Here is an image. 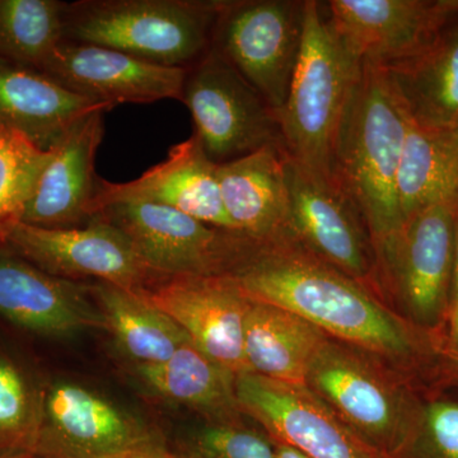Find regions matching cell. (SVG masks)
<instances>
[{
  "instance_id": "6da1fadb",
  "label": "cell",
  "mask_w": 458,
  "mask_h": 458,
  "mask_svg": "<svg viewBox=\"0 0 458 458\" xmlns=\"http://www.w3.org/2000/svg\"><path fill=\"white\" fill-rule=\"evenodd\" d=\"M227 274L252 302L301 316L331 339L378 358L423 393L445 390L438 337L289 238L247 242Z\"/></svg>"
},
{
  "instance_id": "7a4b0ae2",
  "label": "cell",
  "mask_w": 458,
  "mask_h": 458,
  "mask_svg": "<svg viewBox=\"0 0 458 458\" xmlns=\"http://www.w3.org/2000/svg\"><path fill=\"white\" fill-rule=\"evenodd\" d=\"M410 125L387 72L361 63L340 126L334 172L366 218L375 249L403 225L397 174Z\"/></svg>"
},
{
  "instance_id": "3957f363",
  "label": "cell",
  "mask_w": 458,
  "mask_h": 458,
  "mask_svg": "<svg viewBox=\"0 0 458 458\" xmlns=\"http://www.w3.org/2000/svg\"><path fill=\"white\" fill-rule=\"evenodd\" d=\"M361 71L328 23L322 2H304L300 59L282 113L288 157L316 174L335 177L334 159L344 114Z\"/></svg>"
},
{
  "instance_id": "277c9868",
  "label": "cell",
  "mask_w": 458,
  "mask_h": 458,
  "mask_svg": "<svg viewBox=\"0 0 458 458\" xmlns=\"http://www.w3.org/2000/svg\"><path fill=\"white\" fill-rule=\"evenodd\" d=\"M223 0L66 3L64 41L98 45L152 64L189 68L212 47Z\"/></svg>"
},
{
  "instance_id": "5b68a950",
  "label": "cell",
  "mask_w": 458,
  "mask_h": 458,
  "mask_svg": "<svg viewBox=\"0 0 458 458\" xmlns=\"http://www.w3.org/2000/svg\"><path fill=\"white\" fill-rule=\"evenodd\" d=\"M306 387L386 458H397L426 394L369 352L328 339L313 358Z\"/></svg>"
},
{
  "instance_id": "8992f818",
  "label": "cell",
  "mask_w": 458,
  "mask_h": 458,
  "mask_svg": "<svg viewBox=\"0 0 458 458\" xmlns=\"http://www.w3.org/2000/svg\"><path fill=\"white\" fill-rule=\"evenodd\" d=\"M457 221L458 203L432 205L376 249L386 300L441 344L450 318Z\"/></svg>"
},
{
  "instance_id": "52a82bcc",
  "label": "cell",
  "mask_w": 458,
  "mask_h": 458,
  "mask_svg": "<svg viewBox=\"0 0 458 458\" xmlns=\"http://www.w3.org/2000/svg\"><path fill=\"white\" fill-rule=\"evenodd\" d=\"M285 236L318 260L381 295L375 243L366 218L336 177L316 174L285 153Z\"/></svg>"
},
{
  "instance_id": "ba28073f",
  "label": "cell",
  "mask_w": 458,
  "mask_h": 458,
  "mask_svg": "<svg viewBox=\"0 0 458 458\" xmlns=\"http://www.w3.org/2000/svg\"><path fill=\"white\" fill-rule=\"evenodd\" d=\"M180 101L191 114L192 135L216 165L283 147L278 114L213 47L189 66Z\"/></svg>"
},
{
  "instance_id": "9c48e42d",
  "label": "cell",
  "mask_w": 458,
  "mask_h": 458,
  "mask_svg": "<svg viewBox=\"0 0 458 458\" xmlns=\"http://www.w3.org/2000/svg\"><path fill=\"white\" fill-rule=\"evenodd\" d=\"M303 22L300 0H223L214 27V49L278 116L300 59Z\"/></svg>"
},
{
  "instance_id": "30bf717a",
  "label": "cell",
  "mask_w": 458,
  "mask_h": 458,
  "mask_svg": "<svg viewBox=\"0 0 458 458\" xmlns=\"http://www.w3.org/2000/svg\"><path fill=\"white\" fill-rule=\"evenodd\" d=\"M125 233L159 278L227 274L247 240L152 203H117L96 214Z\"/></svg>"
},
{
  "instance_id": "8fae6325",
  "label": "cell",
  "mask_w": 458,
  "mask_h": 458,
  "mask_svg": "<svg viewBox=\"0 0 458 458\" xmlns=\"http://www.w3.org/2000/svg\"><path fill=\"white\" fill-rule=\"evenodd\" d=\"M0 245L51 276L93 279L131 292H146L161 279L148 269L123 232L99 216L77 228L13 225Z\"/></svg>"
},
{
  "instance_id": "7c38bea8",
  "label": "cell",
  "mask_w": 458,
  "mask_h": 458,
  "mask_svg": "<svg viewBox=\"0 0 458 458\" xmlns=\"http://www.w3.org/2000/svg\"><path fill=\"white\" fill-rule=\"evenodd\" d=\"M165 445L161 433L89 386L65 379L44 386L38 458H106Z\"/></svg>"
},
{
  "instance_id": "4fadbf2b",
  "label": "cell",
  "mask_w": 458,
  "mask_h": 458,
  "mask_svg": "<svg viewBox=\"0 0 458 458\" xmlns=\"http://www.w3.org/2000/svg\"><path fill=\"white\" fill-rule=\"evenodd\" d=\"M238 403L274 442L307 458H386L361 441L306 386L274 381L256 373L236 377Z\"/></svg>"
},
{
  "instance_id": "5bb4252c",
  "label": "cell",
  "mask_w": 458,
  "mask_h": 458,
  "mask_svg": "<svg viewBox=\"0 0 458 458\" xmlns=\"http://www.w3.org/2000/svg\"><path fill=\"white\" fill-rule=\"evenodd\" d=\"M204 354L240 376L251 372L243 351L245 319L252 301L233 276H171L146 291Z\"/></svg>"
},
{
  "instance_id": "9a60e30c",
  "label": "cell",
  "mask_w": 458,
  "mask_h": 458,
  "mask_svg": "<svg viewBox=\"0 0 458 458\" xmlns=\"http://www.w3.org/2000/svg\"><path fill=\"white\" fill-rule=\"evenodd\" d=\"M328 23L361 63L390 68L426 49L458 0H330Z\"/></svg>"
},
{
  "instance_id": "2e32d148",
  "label": "cell",
  "mask_w": 458,
  "mask_h": 458,
  "mask_svg": "<svg viewBox=\"0 0 458 458\" xmlns=\"http://www.w3.org/2000/svg\"><path fill=\"white\" fill-rule=\"evenodd\" d=\"M0 318L47 339L107 331L92 283L51 276L0 245Z\"/></svg>"
},
{
  "instance_id": "e0dca14e",
  "label": "cell",
  "mask_w": 458,
  "mask_h": 458,
  "mask_svg": "<svg viewBox=\"0 0 458 458\" xmlns=\"http://www.w3.org/2000/svg\"><path fill=\"white\" fill-rule=\"evenodd\" d=\"M42 73L75 95L116 107L180 101L188 68L152 64L122 51L63 41Z\"/></svg>"
},
{
  "instance_id": "ac0fdd59",
  "label": "cell",
  "mask_w": 458,
  "mask_h": 458,
  "mask_svg": "<svg viewBox=\"0 0 458 458\" xmlns=\"http://www.w3.org/2000/svg\"><path fill=\"white\" fill-rule=\"evenodd\" d=\"M216 165L191 135L172 147L167 158L144 172L140 179L114 183L99 177L93 216L108 205L152 203L188 214L212 227L234 232L223 207Z\"/></svg>"
},
{
  "instance_id": "d6986e66",
  "label": "cell",
  "mask_w": 458,
  "mask_h": 458,
  "mask_svg": "<svg viewBox=\"0 0 458 458\" xmlns=\"http://www.w3.org/2000/svg\"><path fill=\"white\" fill-rule=\"evenodd\" d=\"M96 110L74 123L53 148L21 223L47 229L77 228L93 218L99 177L96 155L104 138V116Z\"/></svg>"
},
{
  "instance_id": "ffe728a7",
  "label": "cell",
  "mask_w": 458,
  "mask_h": 458,
  "mask_svg": "<svg viewBox=\"0 0 458 458\" xmlns=\"http://www.w3.org/2000/svg\"><path fill=\"white\" fill-rule=\"evenodd\" d=\"M284 164V148L273 144L216 165L228 219L250 242L285 236L289 200Z\"/></svg>"
},
{
  "instance_id": "44dd1931",
  "label": "cell",
  "mask_w": 458,
  "mask_h": 458,
  "mask_svg": "<svg viewBox=\"0 0 458 458\" xmlns=\"http://www.w3.org/2000/svg\"><path fill=\"white\" fill-rule=\"evenodd\" d=\"M114 107L75 95L42 72L0 60V128L42 150L53 149L86 114Z\"/></svg>"
},
{
  "instance_id": "7402d4cb",
  "label": "cell",
  "mask_w": 458,
  "mask_h": 458,
  "mask_svg": "<svg viewBox=\"0 0 458 458\" xmlns=\"http://www.w3.org/2000/svg\"><path fill=\"white\" fill-rule=\"evenodd\" d=\"M129 372L150 396L198 412L205 423L245 420L237 399V376L192 342L164 363L131 364Z\"/></svg>"
},
{
  "instance_id": "603a6c76",
  "label": "cell",
  "mask_w": 458,
  "mask_h": 458,
  "mask_svg": "<svg viewBox=\"0 0 458 458\" xmlns=\"http://www.w3.org/2000/svg\"><path fill=\"white\" fill-rule=\"evenodd\" d=\"M385 71L414 125L458 126V5L426 49Z\"/></svg>"
},
{
  "instance_id": "cb8c5ba5",
  "label": "cell",
  "mask_w": 458,
  "mask_h": 458,
  "mask_svg": "<svg viewBox=\"0 0 458 458\" xmlns=\"http://www.w3.org/2000/svg\"><path fill=\"white\" fill-rule=\"evenodd\" d=\"M330 339L311 322L273 304L252 302L243 330V351L252 373L306 386L313 358Z\"/></svg>"
},
{
  "instance_id": "d4e9b609",
  "label": "cell",
  "mask_w": 458,
  "mask_h": 458,
  "mask_svg": "<svg viewBox=\"0 0 458 458\" xmlns=\"http://www.w3.org/2000/svg\"><path fill=\"white\" fill-rule=\"evenodd\" d=\"M92 294L106 319L107 333L131 364L164 363L191 342L174 319L150 302L146 292L95 282Z\"/></svg>"
},
{
  "instance_id": "484cf974",
  "label": "cell",
  "mask_w": 458,
  "mask_h": 458,
  "mask_svg": "<svg viewBox=\"0 0 458 458\" xmlns=\"http://www.w3.org/2000/svg\"><path fill=\"white\" fill-rule=\"evenodd\" d=\"M403 221L442 203H458V126L421 128L411 123L397 174Z\"/></svg>"
},
{
  "instance_id": "4316f807",
  "label": "cell",
  "mask_w": 458,
  "mask_h": 458,
  "mask_svg": "<svg viewBox=\"0 0 458 458\" xmlns=\"http://www.w3.org/2000/svg\"><path fill=\"white\" fill-rule=\"evenodd\" d=\"M66 3L0 0V60L42 72L64 41Z\"/></svg>"
},
{
  "instance_id": "83f0119b",
  "label": "cell",
  "mask_w": 458,
  "mask_h": 458,
  "mask_svg": "<svg viewBox=\"0 0 458 458\" xmlns=\"http://www.w3.org/2000/svg\"><path fill=\"white\" fill-rule=\"evenodd\" d=\"M42 401L44 386L0 344V456H35Z\"/></svg>"
},
{
  "instance_id": "f1b7e54d",
  "label": "cell",
  "mask_w": 458,
  "mask_h": 458,
  "mask_svg": "<svg viewBox=\"0 0 458 458\" xmlns=\"http://www.w3.org/2000/svg\"><path fill=\"white\" fill-rule=\"evenodd\" d=\"M53 155V149H40L20 132L0 128V242L22 219Z\"/></svg>"
},
{
  "instance_id": "f546056e",
  "label": "cell",
  "mask_w": 458,
  "mask_h": 458,
  "mask_svg": "<svg viewBox=\"0 0 458 458\" xmlns=\"http://www.w3.org/2000/svg\"><path fill=\"white\" fill-rule=\"evenodd\" d=\"M397 458H458V400L426 394L414 429Z\"/></svg>"
},
{
  "instance_id": "4dcf8cb0",
  "label": "cell",
  "mask_w": 458,
  "mask_h": 458,
  "mask_svg": "<svg viewBox=\"0 0 458 458\" xmlns=\"http://www.w3.org/2000/svg\"><path fill=\"white\" fill-rule=\"evenodd\" d=\"M179 447L199 458H278L276 445L264 430L238 423H205Z\"/></svg>"
},
{
  "instance_id": "1f68e13d",
  "label": "cell",
  "mask_w": 458,
  "mask_h": 458,
  "mask_svg": "<svg viewBox=\"0 0 458 458\" xmlns=\"http://www.w3.org/2000/svg\"><path fill=\"white\" fill-rule=\"evenodd\" d=\"M445 388H458V304L452 310L441 344Z\"/></svg>"
},
{
  "instance_id": "d6a6232c",
  "label": "cell",
  "mask_w": 458,
  "mask_h": 458,
  "mask_svg": "<svg viewBox=\"0 0 458 458\" xmlns=\"http://www.w3.org/2000/svg\"><path fill=\"white\" fill-rule=\"evenodd\" d=\"M106 458H176L168 445L122 452Z\"/></svg>"
},
{
  "instance_id": "836d02e7",
  "label": "cell",
  "mask_w": 458,
  "mask_h": 458,
  "mask_svg": "<svg viewBox=\"0 0 458 458\" xmlns=\"http://www.w3.org/2000/svg\"><path fill=\"white\" fill-rule=\"evenodd\" d=\"M458 304V221L456 228V246H454V284H452L451 295V310L454 309Z\"/></svg>"
},
{
  "instance_id": "e575fe53",
  "label": "cell",
  "mask_w": 458,
  "mask_h": 458,
  "mask_svg": "<svg viewBox=\"0 0 458 458\" xmlns=\"http://www.w3.org/2000/svg\"><path fill=\"white\" fill-rule=\"evenodd\" d=\"M276 452H278V458H307L303 456L301 452L294 450L291 445H284V443L276 442Z\"/></svg>"
},
{
  "instance_id": "d590c367",
  "label": "cell",
  "mask_w": 458,
  "mask_h": 458,
  "mask_svg": "<svg viewBox=\"0 0 458 458\" xmlns=\"http://www.w3.org/2000/svg\"><path fill=\"white\" fill-rule=\"evenodd\" d=\"M174 451V456L176 458H199L197 454H192V452H190L188 450H183V448L177 447L176 450Z\"/></svg>"
},
{
  "instance_id": "8d00e7d4",
  "label": "cell",
  "mask_w": 458,
  "mask_h": 458,
  "mask_svg": "<svg viewBox=\"0 0 458 458\" xmlns=\"http://www.w3.org/2000/svg\"><path fill=\"white\" fill-rule=\"evenodd\" d=\"M0 458H38V457L33 456V454H27V456H16V457H4V456H0Z\"/></svg>"
}]
</instances>
